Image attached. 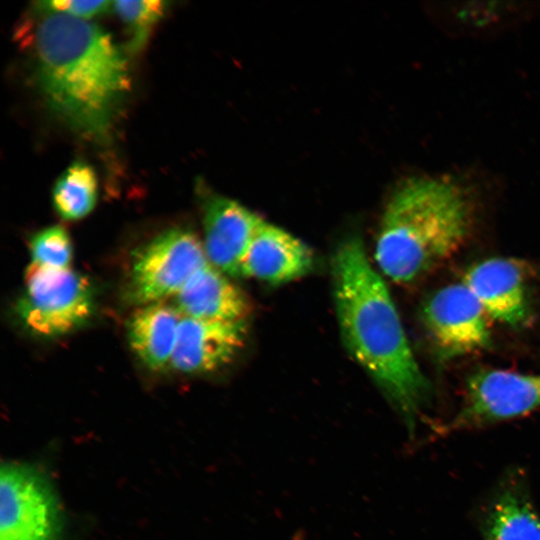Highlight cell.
Here are the masks:
<instances>
[{
	"mask_svg": "<svg viewBox=\"0 0 540 540\" xmlns=\"http://www.w3.org/2000/svg\"><path fill=\"white\" fill-rule=\"evenodd\" d=\"M333 297L343 343L405 423L409 435L432 400V386L362 240L348 236L332 259Z\"/></svg>",
	"mask_w": 540,
	"mask_h": 540,
	"instance_id": "cell-1",
	"label": "cell"
},
{
	"mask_svg": "<svg viewBox=\"0 0 540 540\" xmlns=\"http://www.w3.org/2000/svg\"><path fill=\"white\" fill-rule=\"evenodd\" d=\"M35 52L49 108L81 136L106 141L130 88L127 61L110 34L49 13L37 28Z\"/></svg>",
	"mask_w": 540,
	"mask_h": 540,
	"instance_id": "cell-2",
	"label": "cell"
},
{
	"mask_svg": "<svg viewBox=\"0 0 540 540\" xmlns=\"http://www.w3.org/2000/svg\"><path fill=\"white\" fill-rule=\"evenodd\" d=\"M470 183L450 175H419L393 189L381 218L375 261L398 284L421 279L469 239L477 216Z\"/></svg>",
	"mask_w": 540,
	"mask_h": 540,
	"instance_id": "cell-3",
	"label": "cell"
},
{
	"mask_svg": "<svg viewBox=\"0 0 540 540\" xmlns=\"http://www.w3.org/2000/svg\"><path fill=\"white\" fill-rule=\"evenodd\" d=\"M90 282L67 269H50L31 263L25 274V291L17 314L32 333L61 336L84 325L94 313Z\"/></svg>",
	"mask_w": 540,
	"mask_h": 540,
	"instance_id": "cell-4",
	"label": "cell"
},
{
	"mask_svg": "<svg viewBox=\"0 0 540 540\" xmlns=\"http://www.w3.org/2000/svg\"><path fill=\"white\" fill-rule=\"evenodd\" d=\"M204 245L191 231L169 229L140 248L132 263L128 297L138 305L160 302L177 294L209 264Z\"/></svg>",
	"mask_w": 540,
	"mask_h": 540,
	"instance_id": "cell-5",
	"label": "cell"
},
{
	"mask_svg": "<svg viewBox=\"0 0 540 540\" xmlns=\"http://www.w3.org/2000/svg\"><path fill=\"white\" fill-rule=\"evenodd\" d=\"M540 409V374L479 370L466 382L464 398L442 432L480 428Z\"/></svg>",
	"mask_w": 540,
	"mask_h": 540,
	"instance_id": "cell-6",
	"label": "cell"
},
{
	"mask_svg": "<svg viewBox=\"0 0 540 540\" xmlns=\"http://www.w3.org/2000/svg\"><path fill=\"white\" fill-rule=\"evenodd\" d=\"M0 488V540H59V506L40 471L27 464L4 465Z\"/></svg>",
	"mask_w": 540,
	"mask_h": 540,
	"instance_id": "cell-7",
	"label": "cell"
},
{
	"mask_svg": "<svg viewBox=\"0 0 540 540\" xmlns=\"http://www.w3.org/2000/svg\"><path fill=\"white\" fill-rule=\"evenodd\" d=\"M421 316L441 359L468 355L491 345L487 315L463 283L434 292L425 301Z\"/></svg>",
	"mask_w": 540,
	"mask_h": 540,
	"instance_id": "cell-8",
	"label": "cell"
},
{
	"mask_svg": "<svg viewBox=\"0 0 540 540\" xmlns=\"http://www.w3.org/2000/svg\"><path fill=\"white\" fill-rule=\"evenodd\" d=\"M462 283L487 316L514 328L531 319L525 270L512 258H490L471 266Z\"/></svg>",
	"mask_w": 540,
	"mask_h": 540,
	"instance_id": "cell-9",
	"label": "cell"
},
{
	"mask_svg": "<svg viewBox=\"0 0 540 540\" xmlns=\"http://www.w3.org/2000/svg\"><path fill=\"white\" fill-rule=\"evenodd\" d=\"M204 249L211 265L240 277V264L264 221L239 202L212 192L203 198Z\"/></svg>",
	"mask_w": 540,
	"mask_h": 540,
	"instance_id": "cell-10",
	"label": "cell"
},
{
	"mask_svg": "<svg viewBox=\"0 0 540 540\" xmlns=\"http://www.w3.org/2000/svg\"><path fill=\"white\" fill-rule=\"evenodd\" d=\"M245 322H223L184 316L179 325L171 366L183 373H209L229 364L246 341Z\"/></svg>",
	"mask_w": 540,
	"mask_h": 540,
	"instance_id": "cell-11",
	"label": "cell"
},
{
	"mask_svg": "<svg viewBox=\"0 0 540 540\" xmlns=\"http://www.w3.org/2000/svg\"><path fill=\"white\" fill-rule=\"evenodd\" d=\"M313 267L314 254L306 243L264 220L241 261L240 277L280 285L307 275Z\"/></svg>",
	"mask_w": 540,
	"mask_h": 540,
	"instance_id": "cell-12",
	"label": "cell"
},
{
	"mask_svg": "<svg viewBox=\"0 0 540 540\" xmlns=\"http://www.w3.org/2000/svg\"><path fill=\"white\" fill-rule=\"evenodd\" d=\"M481 533L483 540H540V517L520 471L500 481L484 511Z\"/></svg>",
	"mask_w": 540,
	"mask_h": 540,
	"instance_id": "cell-13",
	"label": "cell"
},
{
	"mask_svg": "<svg viewBox=\"0 0 540 540\" xmlns=\"http://www.w3.org/2000/svg\"><path fill=\"white\" fill-rule=\"evenodd\" d=\"M175 303L184 316L211 321L245 322L251 312L246 294L210 263L188 280Z\"/></svg>",
	"mask_w": 540,
	"mask_h": 540,
	"instance_id": "cell-14",
	"label": "cell"
},
{
	"mask_svg": "<svg viewBox=\"0 0 540 540\" xmlns=\"http://www.w3.org/2000/svg\"><path fill=\"white\" fill-rule=\"evenodd\" d=\"M181 319L176 307L162 302L143 305L131 316L129 344L145 366L160 370L171 362Z\"/></svg>",
	"mask_w": 540,
	"mask_h": 540,
	"instance_id": "cell-15",
	"label": "cell"
},
{
	"mask_svg": "<svg viewBox=\"0 0 540 540\" xmlns=\"http://www.w3.org/2000/svg\"><path fill=\"white\" fill-rule=\"evenodd\" d=\"M56 212L65 220L88 215L97 199V177L93 168L76 161L58 178L52 193Z\"/></svg>",
	"mask_w": 540,
	"mask_h": 540,
	"instance_id": "cell-16",
	"label": "cell"
},
{
	"mask_svg": "<svg viewBox=\"0 0 540 540\" xmlns=\"http://www.w3.org/2000/svg\"><path fill=\"white\" fill-rule=\"evenodd\" d=\"M448 24L461 32L487 33L510 24L523 8L513 3H460L442 8Z\"/></svg>",
	"mask_w": 540,
	"mask_h": 540,
	"instance_id": "cell-17",
	"label": "cell"
},
{
	"mask_svg": "<svg viewBox=\"0 0 540 540\" xmlns=\"http://www.w3.org/2000/svg\"><path fill=\"white\" fill-rule=\"evenodd\" d=\"M166 3L160 0L114 1L113 9L131 32L130 49L137 51L165 11Z\"/></svg>",
	"mask_w": 540,
	"mask_h": 540,
	"instance_id": "cell-18",
	"label": "cell"
},
{
	"mask_svg": "<svg viewBox=\"0 0 540 540\" xmlns=\"http://www.w3.org/2000/svg\"><path fill=\"white\" fill-rule=\"evenodd\" d=\"M32 263L50 269L69 268L72 247L67 231L61 226L47 227L31 239Z\"/></svg>",
	"mask_w": 540,
	"mask_h": 540,
	"instance_id": "cell-19",
	"label": "cell"
},
{
	"mask_svg": "<svg viewBox=\"0 0 540 540\" xmlns=\"http://www.w3.org/2000/svg\"><path fill=\"white\" fill-rule=\"evenodd\" d=\"M113 2L52 0L39 2V8L48 13H59L75 18L85 19L106 12Z\"/></svg>",
	"mask_w": 540,
	"mask_h": 540,
	"instance_id": "cell-20",
	"label": "cell"
}]
</instances>
